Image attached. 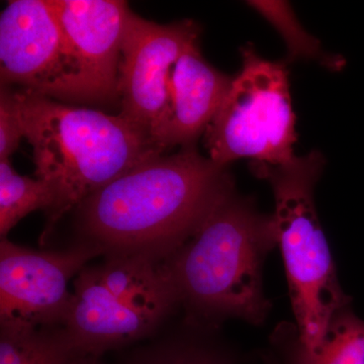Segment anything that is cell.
Returning a JSON list of instances; mask_svg holds the SVG:
<instances>
[{
  "label": "cell",
  "instance_id": "8fae6325",
  "mask_svg": "<svg viewBox=\"0 0 364 364\" xmlns=\"http://www.w3.org/2000/svg\"><path fill=\"white\" fill-rule=\"evenodd\" d=\"M232 80L203 58L198 42L189 46L172 69L168 105L153 134V145L162 153L196 145L219 112Z\"/></svg>",
  "mask_w": 364,
  "mask_h": 364
},
{
  "label": "cell",
  "instance_id": "52a82bcc",
  "mask_svg": "<svg viewBox=\"0 0 364 364\" xmlns=\"http://www.w3.org/2000/svg\"><path fill=\"white\" fill-rule=\"evenodd\" d=\"M1 86L75 102L73 59L49 0H14L0 16Z\"/></svg>",
  "mask_w": 364,
  "mask_h": 364
},
{
  "label": "cell",
  "instance_id": "8992f818",
  "mask_svg": "<svg viewBox=\"0 0 364 364\" xmlns=\"http://www.w3.org/2000/svg\"><path fill=\"white\" fill-rule=\"evenodd\" d=\"M100 255L85 241L65 250L37 251L2 238L0 328L62 327L73 296L69 282Z\"/></svg>",
  "mask_w": 364,
  "mask_h": 364
},
{
  "label": "cell",
  "instance_id": "6da1fadb",
  "mask_svg": "<svg viewBox=\"0 0 364 364\" xmlns=\"http://www.w3.org/2000/svg\"><path fill=\"white\" fill-rule=\"evenodd\" d=\"M233 193L227 166L188 146L148 158L85 198L78 229L107 258L163 261Z\"/></svg>",
  "mask_w": 364,
  "mask_h": 364
},
{
  "label": "cell",
  "instance_id": "9c48e42d",
  "mask_svg": "<svg viewBox=\"0 0 364 364\" xmlns=\"http://www.w3.org/2000/svg\"><path fill=\"white\" fill-rule=\"evenodd\" d=\"M70 49L75 102H119V66L128 4L119 0H49Z\"/></svg>",
  "mask_w": 364,
  "mask_h": 364
},
{
  "label": "cell",
  "instance_id": "2e32d148",
  "mask_svg": "<svg viewBox=\"0 0 364 364\" xmlns=\"http://www.w3.org/2000/svg\"><path fill=\"white\" fill-rule=\"evenodd\" d=\"M130 364H234L227 354L200 345H164L139 356Z\"/></svg>",
  "mask_w": 364,
  "mask_h": 364
},
{
  "label": "cell",
  "instance_id": "5b68a950",
  "mask_svg": "<svg viewBox=\"0 0 364 364\" xmlns=\"http://www.w3.org/2000/svg\"><path fill=\"white\" fill-rule=\"evenodd\" d=\"M242 68L205 133L208 158L228 166L242 158L279 165L294 156L296 116L284 63L242 48Z\"/></svg>",
  "mask_w": 364,
  "mask_h": 364
},
{
  "label": "cell",
  "instance_id": "3957f363",
  "mask_svg": "<svg viewBox=\"0 0 364 364\" xmlns=\"http://www.w3.org/2000/svg\"><path fill=\"white\" fill-rule=\"evenodd\" d=\"M277 243L272 215L260 214L233 193L163 260V267L189 314L257 325L269 309L262 291L263 261Z\"/></svg>",
  "mask_w": 364,
  "mask_h": 364
},
{
  "label": "cell",
  "instance_id": "ac0fdd59",
  "mask_svg": "<svg viewBox=\"0 0 364 364\" xmlns=\"http://www.w3.org/2000/svg\"><path fill=\"white\" fill-rule=\"evenodd\" d=\"M71 364H102L97 356L78 355L73 359Z\"/></svg>",
  "mask_w": 364,
  "mask_h": 364
},
{
  "label": "cell",
  "instance_id": "e0dca14e",
  "mask_svg": "<svg viewBox=\"0 0 364 364\" xmlns=\"http://www.w3.org/2000/svg\"><path fill=\"white\" fill-rule=\"evenodd\" d=\"M23 136L20 107L16 90L1 86L0 90V160L9 159Z\"/></svg>",
  "mask_w": 364,
  "mask_h": 364
},
{
  "label": "cell",
  "instance_id": "d6986e66",
  "mask_svg": "<svg viewBox=\"0 0 364 364\" xmlns=\"http://www.w3.org/2000/svg\"><path fill=\"white\" fill-rule=\"evenodd\" d=\"M268 364H275L272 360H268Z\"/></svg>",
  "mask_w": 364,
  "mask_h": 364
},
{
  "label": "cell",
  "instance_id": "4fadbf2b",
  "mask_svg": "<svg viewBox=\"0 0 364 364\" xmlns=\"http://www.w3.org/2000/svg\"><path fill=\"white\" fill-rule=\"evenodd\" d=\"M76 356L63 327L0 330V364H71Z\"/></svg>",
  "mask_w": 364,
  "mask_h": 364
},
{
  "label": "cell",
  "instance_id": "277c9868",
  "mask_svg": "<svg viewBox=\"0 0 364 364\" xmlns=\"http://www.w3.org/2000/svg\"><path fill=\"white\" fill-rule=\"evenodd\" d=\"M324 164L318 151L279 165L251 163L254 173L269 181L274 193L275 236L298 325L296 341L306 348L322 340L332 318L350 301L340 287L314 202Z\"/></svg>",
  "mask_w": 364,
  "mask_h": 364
},
{
  "label": "cell",
  "instance_id": "9a60e30c",
  "mask_svg": "<svg viewBox=\"0 0 364 364\" xmlns=\"http://www.w3.org/2000/svg\"><path fill=\"white\" fill-rule=\"evenodd\" d=\"M248 4L277 28L286 41L291 58L321 60L330 68H339L340 64L343 63L338 59L330 58L323 52L318 41L306 32L287 2L249 1Z\"/></svg>",
  "mask_w": 364,
  "mask_h": 364
},
{
  "label": "cell",
  "instance_id": "7c38bea8",
  "mask_svg": "<svg viewBox=\"0 0 364 364\" xmlns=\"http://www.w3.org/2000/svg\"><path fill=\"white\" fill-rule=\"evenodd\" d=\"M289 364H364V321L348 308L332 318L322 340L313 348L294 341L287 350Z\"/></svg>",
  "mask_w": 364,
  "mask_h": 364
},
{
  "label": "cell",
  "instance_id": "30bf717a",
  "mask_svg": "<svg viewBox=\"0 0 364 364\" xmlns=\"http://www.w3.org/2000/svg\"><path fill=\"white\" fill-rule=\"evenodd\" d=\"M72 293L62 327L78 355L100 358L105 351L142 338L164 320L109 293L95 267H85L79 273Z\"/></svg>",
  "mask_w": 364,
  "mask_h": 364
},
{
  "label": "cell",
  "instance_id": "5bb4252c",
  "mask_svg": "<svg viewBox=\"0 0 364 364\" xmlns=\"http://www.w3.org/2000/svg\"><path fill=\"white\" fill-rule=\"evenodd\" d=\"M56 202L51 184L21 176L9 159L0 160V235L6 238L21 219L33 210L49 213Z\"/></svg>",
  "mask_w": 364,
  "mask_h": 364
},
{
  "label": "cell",
  "instance_id": "ba28073f",
  "mask_svg": "<svg viewBox=\"0 0 364 364\" xmlns=\"http://www.w3.org/2000/svg\"><path fill=\"white\" fill-rule=\"evenodd\" d=\"M200 32L193 21L159 25L132 11L128 14L119 66V114L151 142L168 105L172 69L189 46L198 42Z\"/></svg>",
  "mask_w": 364,
  "mask_h": 364
},
{
  "label": "cell",
  "instance_id": "7a4b0ae2",
  "mask_svg": "<svg viewBox=\"0 0 364 364\" xmlns=\"http://www.w3.org/2000/svg\"><path fill=\"white\" fill-rule=\"evenodd\" d=\"M16 95L36 176L56 193L42 243L56 223L88 196L148 158L163 154L119 114L74 107L25 90Z\"/></svg>",
  "mask_w": 364,
  "mask_h": 364
}]
</instances>
